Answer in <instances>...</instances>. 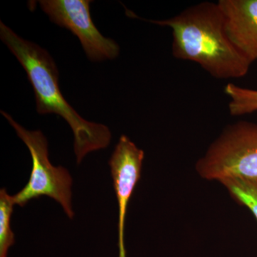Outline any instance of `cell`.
Wrapping results in <instances>:
<instances>
[{
    "instance_id": "6da1fadb",
    "label": "cell",
    "mask_w": 257,
    "mask_h": 257,
    "mask_svg": "<svg viewBox=\"0 0 257 257\" xmlns=\"http://www.w3.org/2000/svg\"><path fill=\"white\" fill-rule=\"evenodd\" d=\"M148 21L172 29L174 57L199 64L214 78L244 77L252 64L229 40L218 3L204 2L173 18Z\"/></svg>"
},
{
    "instance_id": "8992f818",
    "label": "cell",
    "mask_w": 257,
    "mask_h": 257,
    "mask_svg": "<svg viewBox=\"0 0 257 257\" xmlns=\"http://www.w3.org/2000/svg\"><path fill=\"white\" fill-rule=\"evenodd\" d=\"M145 152L126 135L120 137L109 161L118 205L119 257H126L125 221L128 202L141 178Z\"/></svg>"
},
{
    "instance_id": "9c48e42d",
    "label": "cell",
    "mask_w": 257,
    "mask_h": 257,
    "mask_svg": "<svg viewBox=\"0 0 257 257\" xmlns=\"http://www.w3.org/2000/svg\"><path fill=\"white\" fill-rule=\"evenodd\" d=\"M15 205L13 195L5 188L0 189V257H8L15 243V234L11 228Z\"/></svg>"
},
{
    "instance_id": "ba28073f",
    "label": "cell",
    "mask_w": 257,
    "mask_h": 257,
    "mask_svg": "<svg viewBox=\"0 0 257 257\" xmlns=\"http://www.w3.org/2000/svg\"><path fill=\"white\" fill-rule=\"evenodd\" d=\"M219 182L235 202L251 211L257 221V179L227 177Z\"/></svg>"
},
{
    "instance_id": "277c9868",
    "label": "cell",
    "mask_w": 257,
    "mask_h": 257,
    "mask_svg": "<svg viewBox=\"0 0 257 257\" xmlns=\"http://www.w3.org/2000/svg\"><path fill=\"white\" fill-rule=\"evenodd\" d=\"M195 170L208 181L257 179V123L240 121L228 125L197 161Z\"/></svg>"
},
{
    "instance_id": "3957f363",
    "label": "cell",
    "mask_w": 257,
    "mask_h": 257,
    "mask_svg": "<svg viewBox=\"0 0 257 257\" xmlns=\"http://www.w3.org/2000/svg\"><path fill=\"white\" fill-rule=\"evenodd\" d=\"M1 114L18 138L25 143L31 155L32 168L28 183L13 195L15 205L25 207L33 199L46 196L60 204L64 214L73 219V178L67 169L54 166L49 157V145L46 137L40 130H28L19 124L11 115L1 111Z\"/></svg>"
},
{
    "instance_id": "30bf717a",
    "label": "cell",
    "mask_w": 257,
    "mask_h": 257,
    "mask_svg": "<svg viewBox=\"0 0 257 257\" xmlns=\"http://www.w3.org/2000/svg\"><path fill=\"white\" fill-rule=\"evenodd\" d=\"M224 92L230 99L229 109L231 115L241 116L257 111V90L230 83L226 84Z\"/></svg>"
},
{
    "instance_id": "5b68a950",
    "label": "cell",
    "mask_w": 257,
    "mask_h": 257,
    "mask_svg": "<svg viewBox=\"0 0 257 257\" xmlns=\"http://www.w3.org/2000/svg\"><path fill=\"white\" fill-rule=\"evenodd\" d=\"M52 23L70 30L78 37L92 62L113 60L119 56V45L103 36L93 23L89 0H40L38 2Z\"/></svg>"
},
{
    "instance_id": "7a4b0ae2",
    "label": "cell",
    "mask_w": 257,
    "mask_h": 257,
    "mask_svg": "<svg viewBox=\"0 0 257 257\" xmlns=\"http://www.w3.org/2000/svg\"><path fill=\"white\" fill-rule=\"evenodd\" d=\"M0 38L26 72L35 92L37 112L60 115L68 123L74 135L77 165L88 154L109 147L112 138L109 128L84 119L62 95L58 69L46 50L19 36L3 22L0 23Z\"/></svg>"
},
{
    "instance_id": "52a82bcc",
    "label": "cell",
    "mask_w": 257,
    "mask_h": 257,
    "mask_svg": "<svg viewBox=\"0 0 257 257\" xmlns=\"http://www.w3.org/2000/svg\"><path fill=\"white\" fill-rule=\"evenodd\" d=\"M217 3L229 40L253 63L257 60V0H219Z\"/></svg>"
}]
</instances>
